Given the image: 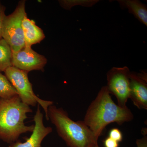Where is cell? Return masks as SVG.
Returning <instances> with one entry per match:
<instances>
[{
    "instance_id": "1",
    "label": "cell",
    "mask_w": 147,
    "mask_h": 147,
    "mask_svg": "<svg viewBox=\"0 0 147 147\" xmlns=\"http://www.w3.org/2000/svg\"><path fill=\"white\" fill-rule=\"evenodd\" d=\"M134 117L128 107L122 108L114 102L107 86H104L88 107L83 121L98 140L108 125H122L133 120Z\"/></svg>"
},
{
    "instance_id": "2",
    "label": "cell",
    "mask_w": 147,
    "mask_h": 147,
    "mask_svg": "<svg viewBox=\"0 0 147 147\" xmlns=\"http://www.w3.org/2000/svg\"><path fill=\"white\" fill-rule=\"evenodd\" d=\"M30 106L21 101L18 95L7 99H0V140L9 144L16 142L21 134L32 132L34 125L25 124Z\"/></svg>"
},
{
    "instance_id": "3",
    "label": "cell",
    "mask_w": 147,
    "mask_h": 147,
    "mask_svg": "<svg viewBox=\"0 0 147 147\" xmlns=\"http://www.w3.org/2000/svg\"><path fill=\"white\" fill-rule=\"evenodd\" d=\"M48 117L59 136L69 147H94L98 144L93 133L84 121H74L63 108L50 105Z\"/></svg>"
},
{
    "instance_id": "4",
    "label": "cell",
    "mask_w": 147,
    "mask_h": 147,
    "mask_svg": "<svg viewBox=\"0 0 147 147\" xmlns=\"http://www.w3.org/2000/svg\"><path fill=\"white\" fill-rule=\"evenodd\" d=\"M4 72L5 76L18 93L21 101L26 105L32 107H35L37 104H39L45 112L46 119L49 121L48 108L54 104V102L51 100H42L35 94L32 85L29 80V72L12 66L7 68Z\"/></svg>"
},
{
    "instance_id": "5",
    "label": "cell",
    "mask_w": 147,
    "mask_h": 147,
    "mask_svg": "<svg viewBox=\"0 0 147 147\" xmlns=\"http://www.w3.org/2000/svg\"><path fill=\"white\" fill-rule=\"evenodd\" d=\"M27 14L26 1L18 2L15 10L6 15L3 23L2 38L9 45L12 52H16L25 47L22 23Z\"/></svg>"
},
{
    "instance_id": "6",
    "label": "cell",
    "mask_w": 147,
    "mask_h": 147,
    "mask_svg": "<svg viewBox=\"0 0 147 147\" xmlns=\"http://www.w3.org/2000/svg\"><path fill=\"white\" fill-rule=\"evenodd\" d=\"M130 72L127 66L113 67L107 73V86L110 94L117 98V104L122 108H126L130 94L129 76Z\"/></svg>"
},
{
    "instance_id": "7",
    "label": "cell",
    "mask_w": 147,
    "mask_h": 147,
    "mask_svg": "<svg viewBox=\"0 0 147 147\" xmlns=\"http://www.w3.org/2000/svg\"><path fill=\"white\" fill-rule=\"evenodd\" d=\"M47 63L45 56L33 50L31 47L25 46L16 52H12L11 65L12 66L23 71L33 70L44 71V67Z\"/></svg>"
},
{
    "instance_id": "8",
    "label": "cell",
    "mask_w": 147,
    "mask_h": 147,
    "mask_svg": "<svg viewBox=\"0 0 147 147\" xmlns=\"http://www.w3.org/2000/svg\"><path fill=\"white\" fill-rule=\"evenodd\" d=\"M33 121L34 122V129L30 137L26 138V142H22L18 139L9 144V147H41L42 141L48 134L52 133L53 128L51 127H46L44 125L43 115L41 113L39 104H37Z\"/></svg>"
},
{
    "instance_id": "9",
    "label": "cell",
    "mask_w": 147,
    "mask_h": 147,
    "mask_svg": "<svg viewBox=\"0 0 147 147\" xmlns=\"http://www.w3.org/2000/svg\"><path fill=\"white\" fill-rule=\"evenodd\" d=\"M129 99L140 110H147V73L130 72Z\"/></svg>"
},
{
    "instance_id": "10",
    "label": "cell",
    "mask_w": 147,
    "mask_h": 147,
    "mask_svg": "<svg viewBox=\"0 0 147 147\" xmlns=\"http://www.w3.org/2000/svg\"><path fill=\"white\" fill-rule=\"evenodd\" d=\"M25 46L31 47L32 45L39 43L45 38L43 30L38 26L35 22L28 18L24 17L22 23Z\"/></svg>"
},
{
    "instance_id": "11",
    "label": "cell",
    "mask_w": 147,
    "mask_h": 147,
    "mask_svg": "<svg viewBox=\"0 0 147 147\" xmlns=\"http://www.w3.org/2000/svg\"><path fill=\"white\" fill-rule=\"evenodd\" d=\"M122 9H127L141 23L147 26V5L139 0H117Z\"/></svg>"
},
{
    "instance_id": "12",
    "label": "cell",
    "mask_w": 147,
    "mask_h": 147,
    "mask_svg": "<svg viewBox=\"0 0 147 147\" xmlns=\"http://www.w3.org/2000/svg\"><path fill=\"white\" fill-rule=\"evenodd\" d=\"M12 51L4 39H0V72L4 71L11 65Z\"/></svg>"
},
{
    "instance_id": "13",
    "label": "cell",
    "mask_w": 147,
    "mask_h": 147,
    "mask_svg": "<svg viewBox=\"0 0 147 147\" xmlns=\"http://www.w3.org/2000/svg\"><path fill=\"white\" fill-rule=\"evenodd\" d=\"M17 95L18 93L6 76L0 72V99H7Z\"/></svg>"
},
{
    "instance_id": "14",
    "label": "cell",
    "mask_w": 147,
    "mask_h": 147,
    "mask_svg": "<svg viewBox=\"0 0 147 147\" xmlns=\"http://www.w3.org/2000/svg\"><path fill=\"white\" fill-rule=\"evenodd\" d=\"M97 0H61L59 1L62 8L70 10L75 6L80 5L85 7H91L98 2Z\"/></svg>"
},
{
    "instance_id": "15",
    "label": "cell",
    "mask_w": 147,
    "mask_h": 147,
    "mask_svg": "<svg viewBox=\"0 0 147 147\" xmlns=\"http://www.w3.org/2000/svg\"><path fill=\"white\" fill-rule=\"evenodd\" d=\"M108 137L118 143L122 142L123 139L122 133L121 130L117 128L111 129L109 131Z\"/></svg>"
},
{
    "instance_id": "16",
    "label": "cell",
    "mask_w": 147,
    "mask_h": 147,
    "mask_svg": "<svg viewBox=\"0 0 147 147\" xmlns=\"http://www.w3.org/2000/svg\"><path fill=\"white\" fill-rule=\"evenodd\" d=\"M6 8L4 6L0 4V39L2 38V30L3 23L6 16L5 14Z\"/></svg>"
},
{
    "instance_id": "17",
    "label": "cell",
    "mask_w": 147,
    "mask_h": 147,
    "mask_svg": "<svg viewBox=\"0 0 147 147\" xmlns=\"http://www.w3.org/2000/svg\"><path fill=\"white\" fill-rule=\"evenodd\" d=\"M103 144L105 147H119V146L118 142L109 137L105 138L103 141Z\"/></svg>"
},
{
    "instance_id": "18",
    "label": "cell",
    "mask_w": 147,
    "mask_h": 147,
    "mask_svg": "<svg viewBox=\"0 0 147 147\" xmlns=\"http://www.w3.org/2000/svg\"><path fill=\"white\" fill-rule=\"evenodd\" d=\"M144 136L136 141L137 147H147V134H144Z\"/></svg>"
},
{
    "instance_id": "19",
    "label": "cell",
    "mask_w": 147,
    "mask_h": 147,
    "mask_svg": "<svg viewBox=\"0 0 147 147\" xmlns=\"http://www.w3.org/2000/svg\"><path fill=\"white\" fill-rule=\"evenodd\" d=\"M94 147H99V146H98V144L96 145V146H95Z\"/></svg>"
},
{
    "instance_id": "20",
    "label": "cell",
    "mask_w": 147,
    "mask_h": 147,
    "mask_svg": "<svg viewBox=\"0 0 147 147\" xmlns=\"http://www.w3.org/2000/svg\"><path fill=\"white\" fill-rule=\"evenodd\" d=\"M0 4H1V2H0Z\"/></svg>"
}]
</instances>
